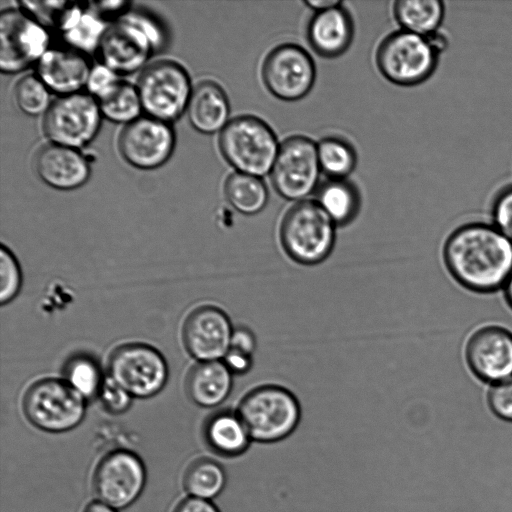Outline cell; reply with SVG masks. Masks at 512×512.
<instances>
[{
    "mask_svg": "<svg viewBox=\"0 0 512 512\" xmlns=\"http://www.w3.org/2000/svg\"><path fill=\"white\" fill-rule=\"evenodd\" d=\"M304 4L316 12L326 11L342 5L339 0H306Z\"/></svg>",
    "mask_w": 512,
    "mask_h": 512,
    "instance_id": "obj_43",
    "label": "cell"
},
{
    "mask_svg": "<svg viewBox=\"0 0 512 512\" xmlns=\"http://www.w3.org/2000/svg\"><path fill=\"white\" fill-rule=\"evenodd\" d=\"M92 68L77 51L48 49L37 63V76L50 92L60 96L80 92L87 86Z\"/></svg>",
    "mask_w": 512,
    "mask_h": 512,
    "instance_id": "obj_19",
    "label": "cell"
},
{
    "mask_svg": "<svg viewBox=\"0 0 512 512\" xmlns=\"http://www.w3.org/2000/svg\"><path fill=\"white\" fill-rule=\"evenodd\" d=\"M224 194L232 208L245 215L261 212L269 199L262 178L236 171L226 178Z\"/></svg>",
    "mask_w": 512,
    "mask_h": 512,
    "instance_id": "obj_27",
    "label": "cell"
},
{
    "mask_svg": "<svg viewBox=\"0 0 512 512\" xmlns=\"http://www.w3.org/2000/svg\"><path fill=\"white\" fill-rule=\"evenodd\" d=\"M83 512H118V510L100 500H95L90 502Z\"/></svg>",
    "mask_w": 512,
    "mask_h": 512,
    "instance_id": "obj_44",
    "label": "cell"
},
{
    "mask_svg": "<svg viewBox=\"0 0 512 512\" xmlns=\"http://www.w3.org/2000/svg\"><path fill=\"white\" fill-rule=\"evenodd\" d=\"M486 403L494 416L512 422V377L488 386Z\"/></svg>",
    "mask_w": 512,
    "mask_h": 512,
    "instance_id": "obj_35",
    "label": "cell"
},
{
    "mask_svg": "<svg viewBox=\"0 0 512 512\" xmlns=\"http://www.w3.org/2000/svg\"><path fill=\"white\" fill-rule=\"evenodd\" d=\"M97 102L102 116L116 123L129 124L141 117L143 111L137 88L124 81Z\"/></svg>",
    "mask_w": 512,
    "mask_h": 512,
    "instance_id": "obj_30",
    "label": "cell"
},
{
    "mask_svg": "<svg viewBox=\"0 0 512 512\" xmlns=\"http://www.w3.org/2000/svg\"><path fill=\"white\" fill-rule=\"evenodd\" d=\"M491 224L512 240V185L501 190L491 206Z\"/></svg>",
    "mask_w": 512,
    "mask_h": 512,
    "instance_id": "obj_36",
    "label": "cell"
},
{
    "mask_svg": "<svg viewBox=\"0 0 512 512\" xmlns=\"http://www.w3.org/2000/svg\"><path fill=\"white\" fill-rule=\"evenodd\" d=\"M219 148L236 172L262 178L269 174L280 143L273 129L254 115L231 119L220 132Z\"/></svg>",
    "mask_w": 512,
    "mask_h": 512,
    "instance_id": "obj_5",
    "label": "cell"
},
{
    "mask_svg": "<svg viewBox=\"0 0 512 512\" xmlns=\"http://www.w3.org/2000/svg\"><path fill=\"white\" fill-rule=\"evenodd\" d=\"M41 180L58 190H73L84 185L90 176L87 159L74 148L49 144L35 158Z\"/></svg>",
    "mask_w": 512,
    "mask_h": 512,
    "instance_id": "obj_18",
    "label": "cell"
},
{
    "mask_svg": "<svg viewBox=\"0 0 512 512\" xmlns=\"http://www.w3.org/2000/svg\"><path fill=\"white\" fill-rule=\"evenodd\" d=\"M321 172L317 143L294 135L280 143L270 175L280 196L299 202L317 190Z\"/></svg>",
    "mask_w": 512,
    "mask_h": 512,
    "instance_id": "obj_9",
    "label": "cell"
},
{
    "mask_svg": "<svg viewBox=\"0 0 512 512\" xmlns=\"http://www.w3.org/2000/svg\"><path fill=\"white\" fill-rule=\"evenodd\" d=\"M23 11L44 27L60 29L73 3L66 1H22Z\"/></svg>",
    "mask_w": 512,
    "mask_h": 512,
    "instance_id": "obj_33",
    "label": "cell"
},
{
    "mask_svg": "<svg viewBox=\"0 0 512 512\" xmlns=\"http://www.w3.org/2000/svg\"><path fill=\"white\" fill-rule=\"evenodd\" d=\"M175 146L169 123L139 117L127 124L119 137V150L127 163L141 170H152L168 161Z\"/></svg>",
    "mask_w": 512,
    "mask_h": 512,
    "instance_id": "obj_16",
    "label": "cell"
},
{
    "mask_svg": "<svg viewBox=\"0 0 512 512\" xmlns=\"http://www.w3.org/2000/svg\"><path fill=\"white\" fill-rule=\"evenodd\" d=\"M261 77L273 96L283 101H297L313 88L316 67L304 48L294 43H283L266 55Z\"/></svg>",
    "mask_w": 512,
    "mask_h": 512,
    "instance_id": "obj_12",
    "label": "cell"
},
{
    "mask_svg": "<svg viewBox=\"0 0 512 512\" xmlns=\"http://www.w3.org/2000/svg\"><path fill=\"white\" fill-rule=\"evenodd\" d=\"M229 348L253 355L256 350V337L252 330L244 326L234 328Z\"/></svg>",
    "mask_w": 512,
    "mask_h": 512,
    "instance_id": "obj_39",
    "label": "cell"
},
{
    "mask_svg": "<svg viewBox=\"0 0 512 512\" xmlns=\"http://www.w3.org/2000/svg\"><path fill=\"white\" fill-rule=\"evenodd\" d=\"M321 171L328 179H346L356 167L357 155L345 139L328 136L317 143Z\"/></svg>",
    "mask_w": 512,
    "mask_h": 512,
    "instance_id": "obj_29",
    "label": "cell"
},
{
    "mask_svg": "<svg viewBox=\"0 0 512 512\" xmlns=\"http://www.w3.org/2000/svg\"><path fill=\"white\" fill-rule=\"evenodd\" d=\"M279 236L282 248L292 260L315 265L332 252L336 225L315 200L305 199L285 213Z\"/></svg>",
    "mask_w": 512,
    "mask_h": 512,
    "instance_id": "obj_4",
    "label": "cell"
},
{
    "mask_svg": "<svg viewBox=\"0 0 512 512\" xmlns=\"http://www.w3.org/2000/svg\"><path fill=\"white\" fill-rule=\"evenodd\" d=\"M236 412L252 441L271 443L284 439L298 427L302 406L287 388L265 384L248 391Z\"/></svg>",
    "mask_w": 512,
    "mask_h": 512,
    "instance_id": "obj_3",
    "label": "cell"
},
{
    "mask_svg": "<svg viewBox=\"0 0 512 512\" xmlns=\"http://www.w3.org/2000/svg\"><path fill=\"white\" fill-rule=\"evenodd\" d=\"M354 25L350 13L342 5L316 12L307 27L312 49L325 58L342 55L352 43Z\"/></svg>",
    "mask_w": 512,
    "mask_h": 512,
    "instance_id": "obj_20",
    "label": "cell"
},
{
    "mask_svg": "<svg viewBox=\"0 0 512 512\" xmlns=\"http://www.w3.org/2000/svg\"><path fill=\"white\" fill-rule=\"evenodd\" d=\"M233 326L215 306H202L187 318L183 339L188 352L200 362L222 360L229 350Z\"/></svg>",
    "mask_w": 512,
    "mask_h": 512,
    "instance_id": "obj_17",
    "label": "cell"
},
{
    "mask_svg": "<svg viewBox=\"0 0 512 512\" xmlns=\"http://www.w3.org/2000/svg\"><path fill=\"white\" fill-rule=\"evenodd\" d=\"M101 117L99 104L91 94L60 96L45 113L43 130L51 143L78 150L96 137Z\"/></svg>",
    "mask_w": 512,
    "mask_h": 512,
    "instance_id": "obj_10",
    "label": "cell"
},
{
    "mask_svg": "<svg viewBox=\"0 0 512 512\" xmlns=\"http://www.w3.org/2000/svg\"><path fill=\"white\" fill-rule=\"evenodd\" d=\"M470 373L490 386L512 377V331L507 327L486 323L468 335L463 349Z\"/></svg>",
    "mask_w": 512,
    "mask_h": 512,
    "instance_id": "obj_13",
    "label": "cell"
},
{
    "mask_svg": "<svg viewBox=\"0 0 512 512\" xmlns=\"http://www.w3.org/2000/svg\"><path fill=\"white\" fill-rule=\"evenodd\" d=\"M451 278L475 294L503 291L512 274V240L491 223L469 222L452 230L442 247Z\"/></svg>",
    "mask_w": 512,
    "mask_h": 512,
    "instance_id": "obj_1",
    "label": "cell"
},
{
    "mask_svg": "<svg viewBox=\"0 0 512 512\" xmlns=\"http://www.w3.org/2000/svg\"><path fill=\"white\" fill-rule=\"evenodd\" d=\"M110 378L132 397H151L164 387L168 368L163 356L144 344L117 348L109 362Z\"/></svg>",
    "mask_w": 512,
    "mask_h": 512,
    "instance_id": "obj_15",
    "label": "cell"
},
{
    "mask_svg": "<svg viewBox=\"0 0 512 512\" xmlns=\"http://www.w3.org/2000/svg\"><path fill=\"white\" fill-rule=\"evenodd\" d=\"M99 396L105 410L112 414L127 411L132 401V396L110 377L103 381Z\"/></svg>",
    "mask_w": 512,
    "mask_h": 512,
    "instance_id": "obj_38",
    "label": "cell"
},
{
    "mask_svg": "<svg viewBox=\"0 0 512 512\" xmlns=\"http://www.w3.org/2000/svg\"><path fill=\"white\" fill-rule=\"evenodd\" d=\"M232 383V373L222 360L203 361L191 369L187 391L196 404L215 407L228 397Z\"/></svg>",
    "mask_w": 512,
    "mask_h": 512,
    "instance_id": "obj_22",
    "label": "cell"
},
{
    "mask_svg": "<svg viewBox=\"0 0 512 512\" xmlns=\"http://www.w3.org/2000/svg\"><path fill=\"white\" fill-rule=\"evenodd\" d=\"M0 301H11L21 286V271L17 260L6 247L0 250Z\"/></svg>",
    "mask_w": 512,
    "mask_h": 512,
    "instance_id": "obj_34",
    "label": "cell"
},
{
    "mask_svg": "<svg viewBox=\"0 0 512 512\" xmlns=\"http://www.w3.org/2000/svg\"><path fill=\"white\" fill-rule=\"evenodd\" d=\"M186 112L192 127L203 134L221 132L230 121L228 97L212 81H203L193 88Z\"/></svg>",
    "mask_w": 512,
    "mask_h": 512,
    "instance_id": "obj_21",
    "label": "cell"
},
{
    "mask_svg": "<svg viewBox=\"0 0 512 512\" xmlns=\"http://www.w3.org/2000/svg\"><path fill=\"white\" fill-rule=\"evenodd\" d=\"M85 400L68 382L44 379L28 389L23 410L35 427L50 433H63L82 422Z\"/></svg>",
    "mask_w": 512,
    "mask_h": 512,
    "instance_id": "obj_7",
    "label": "cell"
},
{
    "mask_svg": "<svg viewBox=\"0 0 512 512\" xmlns=\"http://www.w3.org/2000/svg\"><path fill=\"white\" fill-rule=\"evenodd\" d=\"M49 34L24 11L7 9L0 15V70L13 74L28 68L49 49Z\"/></svg>",
    "mask_w": 512,
    "mask_h": 512,
    "instance_id": "obj_14",
    "label": "cell"
},
{
    "mask_svg": "<svg viewBox=\"0 0 512 512\" xmlns=\"http://www.w3.org/2000/svg\"><path fill=\"white\" fill-rule=\"evenodd\" d=\"M439 52L428 37L399 30L386 36L376 52L380 73L400 86L423 83L434 73Z\"/></svg>",
    "mask_w": 512,
    "mask_h": 512,
    "instance_id": "obj_6",
    "label": "cell"
},
{
    "mask_svg": "<svg viewBox=\"0 0 512 512\" xmlns=\"http://www.w3.org/2000/svg\"><path fill=\"white\" fill-rule=\"evenodd\" d=\"M222 361L232 374H243L252 368L253 355L229 348Z\"/></svg>",
    "mask_w": 512,
    "mask_h": 512,
    "instance_id": "obj_40",
    "label": "cell"
},
{
    "mask_svg": "<svg viewBox=\"0 0 512 512\" xmlns=\"http://www.w3.org/2000/svg\"><path fill=\"white\" fill-rule=\"evenodd\" d=\"M119 75L103 64L92 68L87 88L90 94L98 101L108 96L119 84Z\"/></svg>",
    "mask_w": 512,
    "mask_h": 512,
    "instance_id": "obj_37",
    "label": "cell"
},
{
    "mask_svg": "<svg viewBox=\"0 0 512 512\" xmlns=\"http://www.w3.org/2000/svg\"><path fill=\"white\" fill-rule=\"evenodd\" d=\"M502 292L506 305L512 310V274Z\"/></svg>",
    "mask_w": 512,
    "mask_h": 512,
    "instance_id": "obj_45",
    "label": "cell"
},
{
    "mask_svg": "<svg viewBox=\"0 0 512 512\" xmlns=\"http://www.w3.org/2000/svg\"><path fill=\"white\" fill-rule=\"evenodd\" d=\"M203 437L209 451L219 457L239 455L252 442L236 410L212 415L204 426Z\"/></svg>",
    "mask_w": 512,
    "mask_h": 512,
    "instance_id": "obj_23",
    "label": "cell"
},
{
    "mask_svg": "<svg viewBox=\"0 0 512 512\" xmlns=\"http://www.w3.org/2000/svg\"><path fill=\"white\" fill-rule=\"evenodd\" d=\"M91 4L94 7L91 9L103 17H112L113 15L119 14L122 16L125 14L123 10L129 5L128 2L125 1H106Z\"/></svg>",
    "mask_w": 512,
    "mask_h": 512,
    "instance_id": "obj_42",
    "label": "cell"
},
{
    "mask_svg": "<svg viewBox=\"0 0 512 512\" xmlns=\"http://www.w3.org/2000/svg\"><path fill=\"white\" fill-rule=\"evenodd\" d=\"M59 30L72 47L91 51L97 50L106 27L99 16L88 13L80 4L74 3Z\"/></svg>",
    "mask_w": 512,
    "mask_h": 512,
    "instance_id": "obj_28",
    "label": "cell"
},
{
    "mask_svg": "<svg viewBox=\"0 0 512 512\" xmlns=\"http://www.w3.org/2000/svg\"><path fill=\"white\" fill-rule=\"evenodd\" d=\"M393 12L402 30L426 37L439 30L445 5L439 0H399Z\"/></svg>",
    "mask_w": 512,
    "mask_h": 512,
    "instance_id": "obj_26",
    "label": "cell"
},
{
    "mask_svg": "<svg viewBox=\"0 0 512 512\" xmlns=\"http://www.w3.org/2000/svg\"><path fill=\"white\" fill-rule=\"evenodd\" d=\"M15 100L18 108L26 115L38 116L49 109L50 90L37 75H27L15 86Z\"/></svg>",
    "mask_w": 512,
    "mask_h": 512,
    "instance_id": "obj_31",
    "label": "cell"
},
{
    "mask_svg": "<svg viewBox=\"0 0 512 512\" xmlns=\"http://www.w3.org/2000/svg\"><path fill=\"white\" fill-rule=\"evenodd\" d=\"M165 33L150 16L125 13L106 28L97 48L101 63L118 75L139 70L165 44Z\"/></svg>",
    "mask_w": 512,
    "mask_h": 512,
    "instance_id": "obj_2",
    "label": "cell"
},
{
    "mask_svg": "<svg viewBox=\"0 0 512 512\" xmlns=\"http://www.w3.org/2000/svg\"><path fill=\"white\" fill-rule=\"evenodd\" d=\"M146 480L142 459L133 451L116 449L98 462L92 486L97 500L119 510L131 506L140 497Z\"/></svg>",
    "mask_w": 512,
    "mask_h": 512,
    "instance_id": "obj_11",
    "label": "cell"
},
{
    "mask_svg": "<svg viewBox=\"0 0 512 512\" xmlns=\"http://www.w3.org/2000/svg\"><path fill=\"white\" fill-rule=\"evenodd\" d=\"M173 512H221L218 506L209 500L187 497L181 500Z\"/></svg>",
    "mask_w": 512,
    "mask_h": 512,
    "instance_id": "obj_41",
    "label": "cell"
},
{
    "mask_svg": "<svg viewBox=\"0 0 512 512\" xmlns=\"http://www.w3.org/2000/svg\"><path fill=\"white\" fill-rule=\"evenodd\" d=\"M214 457L193 460L183 475V488L189 497L214 501L224 491L227 475L221 461Z\"/></svg>",
    "mask_w": 512,
    "mask_h": 512,
    "instance_id": "obj_25",
    "label": "cell"
},
{
    "mask_svg": "<svg viewBox=\"0 0 512 512\" xmlns=\"http://www.w3.org/2000/svg\"><path fill=\"white\" fill-rule=\"evenodd\" d=\"M147 116L169 123L187 109L193 88L186 70L173 61L146 67L136 86Z\"/></svg>",
    "mask_w": 512,
    "mask_h": 512,
    "instance_id": "obj_8",
    "label": "cell"
},
{
    "mask_svg": "<svg viewBox=\"0 0 512 512\" xmlns=\"http://www.w3.org/2000/svg\"><path fill=\"white\" fill-rule=\"evenodd\" d=\"M315 201L336 226L347 225L360 209L357 187L347 179H328L318 186Z\"/></svg>",
    "mask_w": 512,
    "mask_h": 512,
    "instance_id": "obj_24",
    "label": "cell"
},
{
    "mask_svg": "<svg viewBox=\"0 0 512 512\" xmlns=\"http://www.w3.org/2000/svg\"><path fill=\"white\" fill-rule=\"evenodd\" d=\"M67 382L85 399L99 394L103 384L96 363L88 358L72 360L67 367Z\"/></svg>",
    "mask_w": 512,
    "mask_h": 512,
    "instance_id": "obj_32",
    "label": "cell"
}]
</instances>
